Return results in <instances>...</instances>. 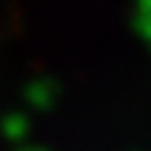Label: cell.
Wrapping results in <instances>:
<instances>
[{
  "instance_id": "obj_3",
  "label": "cell",
  "mask_w": 151,
  "mask_h": 151,
  "mask_svg": "<svg viewBox=\"0 0 151 151\" xmlns=\"http://www.w3.org/2000/svg\"><path fill=\"white\" fill-rule=\"evenodd\" d=\"M137 32L145 40L151 51V0H140V12H137Z\"/></svg>"
},
{
  "instance_id": "obj_4",
  "label": "cell",
  "mask_w": 151,
  "mask_h": 151,
  "mask_svg": "<svg viewBox=\"0 0 151 151\" xmlns=\"http://www.w3.org/2000/svg\"><path fill=\"white\" fill-rule=\"evenodd\" d=\"M26 151H40V148H26Z\"/></svg>"
},
{
  "instance_id": "obj_2",
  "label": "cell",
  "mask_w": 151,
  "mask_h": 151,
  "mask_svg": "<svg viewBox=\"0 0 151 151\" xmlns=\"http://www.w3.org/2000/svg\"><path fill=\"white\" fill-rule=\"evenodd\" d=\"M0 134L6 137L9 143L26 140V134H29V117L20 114V111H9L6 117H3V123H0Z\"/></svg>"
},
{
  "instance_id": "obj_1",
  "label": "cell",
  "mask_w": 151,
  "mask_h": 151,
  "mask_svg": "<svg viewBox=\"0 0 151 151\" xmlns=\"http://www.w3.org/2000/svg\"><path fill=\"white\" fill-rule=\"evenodd\" d=\"M57 94H60V86L54 83V80L37 77V80H32L29 88H26V103H29L32 109H37V111H49L51 106L57 103Z\"/></svg>"
}]
</instances>
